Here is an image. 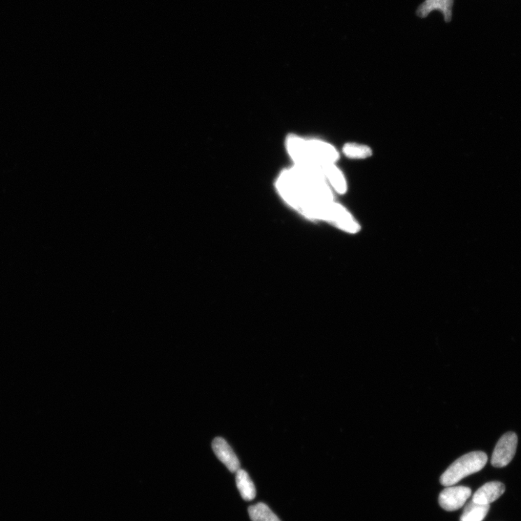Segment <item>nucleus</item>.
I'll return each instance as SVG.
<instances>
[{"mask_svg": "<svg viewBox=\"0 0 521 521\" xmlns=\"http://www.w3.org/2000/svg\"><path fill=\"white\" fill-rule=\"evenodd\" d=\"M487 455L481 451L471 452L458 458L445 471L441 483L445 487H450L473 473L480 471L487 464Z\"/></svg>", "mask_w": 521, "mask_h": 521, "instance_id": "1", "label": "nucleus"}, {"mask_svg": "<svg viewBox=\"0 0 521 521\" xmlns=\"http://www.w3.org/2000/svg\"><path fill=\"white\" fill-rule=\"evenodd\" d=\"M518 445V436L508 432L499 439L494 450L491 464L495 468L508 466L514 457Z\"/></svg>", "mask_w": 521, "mask_h": 521, "instance_id": "2", "label": "nucleus"}, {"mask_svg": "<svg viewBox=\"0 0 521 521\" xmlns=\"http://www.w3.org/2000/svg\"><path fill=\"white\" fill-rule=\"evenodd\" d=\"M471 495V490L466 487H448L440 494L439 504L447 511L462 508Z\"/></svg>", "mask_w": 521, "mask_h": 521, "instance_id": "3", "label": "nucleus"}, {"mask_svg": "<svg viewBox=\"0 0 521 521\" xmlns=\"http://www.w3.org/2000/svg\"><path fill=\"white\" fill-rule=\"evenodd\" d=\"M213 449L218 459L229 471L236 473L241 469L238 457L233 449L222 437H217L213 442Z\"/></svg>", "mask_w": 521, "mask_h": 521, "instance_id": "4", "label": "nucleus"}, {"mask_svg": "<svg viewBox=\"0 0 521 521\" xmlns=\"http://www.w3.org/2000/svg\"><path fill=\"white\" fill-rule=\"evenodd\" d=\"M322 175L327 183L337 193L343 194L347 192V181L343 172L336 163H327L321 166Z\"/></svg>", "mask_w": 521, "mask_h": 521, "instance_id": "5", "label": "nucleus"}, {"mask_svg": "<svg viewBox=\"0 0 521 521\" xmlns=\"http://www.w3.org/2000/svg\"><path fill=\"white\" fill-rule=\"evenodd\" d=\"M506 491L505 485L501 483L492 482L479 488L473 496V501L483 505H490L501 497Z\"/></svg>", "mask_w": 521, "mask_h": 521, "instance_id": "6", "label": "nucleus"}, {"mask_svg": "<svg viewBox=\"0 0 521 521\" xmlns=\"http://www.w3.org/2000/svg\"><path fill=\"white\" fill-rule=\"evenodd\" d=\"M453 1L454 0H426L417 10V15L424 18L433 10H439L443 13L445 22H450Z\"/></svg>", "mask_w": 521, "mask_h": 521, "instance_id": "7", "label": "nucleus"}, {"mask_svg": "<svg viewBox=\"0 0 521 521\" xmlns=\"http://www.w3.org/2000/svg\"><path fill=\"white\" fill-rule=\"evenodd\" d=\"M236 480L242 498L246 501H252L256 497L257 491L248 473L243 469H239L236 472Z\"/></svg>", "mask_w": 521, "mask_h": 521, "instance_id": "8", "label": "nucleus"}, {"mask_svg": "<svg viewBox=\"0 0 521 521\" xmlns=\"http://www.w3.org/2000/svg\"><path fill=\"white\" fill-rule=\"evenodd\" d=\"M343 155L351 159H366L373 155L369 145L356 142H349L344 145Z\"/></svg>", "mask_w": 521, "mask_h": 521, "instance_id": "9", "label": "nucleus"}, {"mask_svg": "<svg viewBox=\"0 0 521 521\" xmlns=\"http://www.w3.org/2000/svg\"><path fill=\"white\" fill-rule=\"evenodd\" d=\"M490 505L478 504L471 501L466 506L461 517V521H483L489 511Z\"/></svg>", "mask_w": 521, "mask_h": 521, "instance_id": "10", "label": "nucleus"}, {"mask_svg": "<svg viewBox=\"0 0 521 521\" xmlns=\"http://www.w3.org/2000/svg\"><path fill=\"white\" fill-rule=\"evenodd\" d=\"M248 513L252 521H281L272 510L262 503L250 507Z\"/></svg>", "mask_w": 521, "mask_h": 521, "instance_id": "11", "label": "nucleus"}]
</instances>
